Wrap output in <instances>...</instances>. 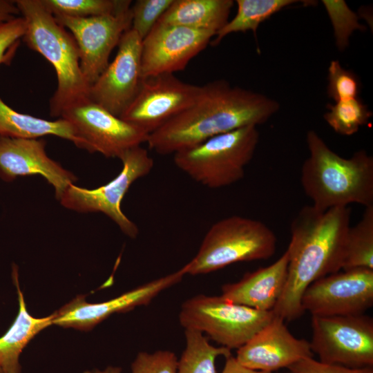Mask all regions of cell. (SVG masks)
Returning a JSON list of instances; mask_svg holds the SVG:
<instances>
[{"label": "cell", "instance_id": "1", "mask_svg": "<svg viewBox=\"0 0 373 373\" xmlns=\"http://www.w3.org/2000/svg\"><path fill=\"white\" fill-rule=\"evenodd\" d=\"M279 108L277 101L263 94L214 80L202 86L194 103L150 133L146 142L159 154H174L214 136L262 124Z\"/></svg>", "mask_w": 373, "mask_h": 373}, {"label": "cell", "instance_id": "2", "mask_svg": "<svg viewBox=\"0 0 373 373\" xmlns=\"http://www.w3.org/2000/svg\"><path fill=\"white\" fill-rule=\"evenodd\" d=\"M350 216L349 207L321 211L307 205L300 209L291 223L286 249L287 278L273 309L276 316L287 321L300 317L305 312L301 300L306 289L318 279L341 270Z\"/></svg>", "mask_w": 373, "mask_h": 373}, {"label": "cell", "instance_id": "3", "mask_svg": "<svg viewBox=\"0 0 373 373\" xmlns=\"http://www.w3.org/2000/svg\"><path fill=\"white\" fill-rule=\"evenodd\" d=\"M306 141L309 156L301 168L300 182L312 205L321 211L358 204L373 205V157L365 150L349 158L332 151L314 130Z\"/></svg>", "mask_w": 373, "mask_h": 373}, {"label": "cell", "instance_id": "4", "mask_svg": "<svg viewBox=\"0 0 373 373\" xmlns=\"http://www.w3.org/2000/svg\"><path fill=\"white\" fill-rule=\"evenodd\" d=\"M15 3L26 24L22 39L55 70L57 86L50 100V111L51 116L59 117L67 106L88 98L90 86L80 68L77 45L41 0H15Z\"/></svg>", "mask_w": 373, "mask_h": 373}, {"label": "cell", "instance_id": "5", "mask_svg": "<svg viewBox=\"0 0 373 373\" xmlns=\"http://www.w3.org/2000/svg\"><path fill=\"white\" fill-rule=\"evenodd\" d=\"M276 245V236L267 224L233 216L209 228L197 254L184 267L186 274L198 275L238 262L267 260L274 254Z\"/></svg>", "mask_w": 373, "mask_h": 373}, {"label": "cell", "instance_id": "6", "mask_svg": "<svg viewBox=\"0 0 373 373\" xmlns=\"http://www.w3.org/2000/svg\"><path fill=\"white\" fill-rule=\"evenodd\" d=\"M259 138L257 126H245L179 151L173 154V161L181 171L207 187L227 186L244 177Z\"/></svg>", "mask_w": 373, "mask_h": 373}, {"label": "cell", "instance_id": "7", "mask_svg": "<svg viewBox=\"0 0 373 373\" xmlns=\"http://www.w3.org/2000/svg\"><path fill=\"white\" fill-rule=\"evenodd\" d=\"M274 316L273 310H258L221 295H198L182 303L179 321L185 329L205 333L221 346L231 350L245 345Z\"/></svg>", "mask_w": 373, "mask_h": 373}, {"label": "cell", "instance_id": "8", "mask_svg": "<svg viewBox=\"0 0 373 373\" xmlns=\"http://www.w3.org/2000/svg\"><path fill=\"white\" fill-rule=\"evenodd\" d=\"M120 173L107 184L88 189L70 185L61 196L65 208L81 213L101 212L111 218L127 236L135 238L139 229L123 213L121 204L132 184L148 175L154 163L148 151L141 146L127 151L121 157Z\"/></svg>", "mask_w": 373, "mask_h": 373}, {"label": "cell", "instance_id": "9", "mask_svg": "<svg viewBox=\"0 0 373 373\" xmlns=\"http://www.w3.org/2000/svg\"><path fill=\"white\" fill-rule=\"evenodd\" d=\"M309 341L318 361L349 367H372L373 320L363 314L312 316Z\"/></svg>", "mask_w": 373, "mask_h": 373}, {"label": "cell", "instance_id": "10", "mask_svg": "<svg viewBox=\"0 0 373 373\" xmlns=\"http://www.w3.org/2000/svg\"><path fill=\"white\" fill-rule=\"evenodd\" d=\"M59 117L68 121L79 140L80 149L106 157H120L146 142L149 134L140 127L91 101L79 100L64 108Z\"/></svg>", "mask_w": 373, "mask_h": 373}, {"label": "cell", "instance_id": "11", "mask_svg": "<svg viewBox=\"0 0 373 373\" xmlns=\"http://www.w3.org/2000/svg\"><path fill=\"white\" fill-rule=\"evenodd\" d=\"M301 304L312 316L363 314L373 305V270L346 269L322 277L306 289Z\"/></svg>", "mask_w": 373, "mask_h": 373}, {"label": "cell", "instance_id": "12", "mask_svg": "<svg viewBox=\"0 0 373 373\" xmlns=\"http://www.w3.org/2000/svg\"><path fill=\"white\" fill-rule=\"evenodd\" d=\"M201 87L171 73L144 77L135 97L120 117L149 135L193 104Z\"/></svg>", "mask_w": 373, "mask_h": 373}, {"label": "cell", "instance_id": "13", "mask_svg": "<svg viewBox=\"0 0 373 373\" xmlns=\"http://www.w3.org/2000/svg\"><path fill=\"white\" fill-rule=\"evenodd\" d=\"M73 35L79 52V64L90 86L106 68L113 49L122 35L131 28V8L106 15L87 18L54 16Z\"/></svg>", "mask_w": 373, "mask_h": 373}, {"label": "cell", "instance_id": "14", "mask_svg": "<svg viewBox=\"0 0 373 373\" xmlns=\"http://www.w3.org/2000/svg\"><path fill=\"white\" fill-rule=\"evenodd\" d=\"M142 41L133 29L126 30L119 41L115 59L89 88L91 101L119 117L141 84Z\"/></svg>", "mask_w": 373, "mask_h": 373}, {"label": "cell", "instance_id": "15", "mask_svg": "<svg viewBox=\"0 0 373 373\" xmlns=\"http://www.w3.org/2000/svg\"><path fill=\"white\" fill-rule=\"evenodd\" d=\"M215 35L209 30L157 23L142 41V78L184 70Z\"/></svg>", "mask_w": 373, "mask_h": 373}, {"label": "cell", "instance_id": "16", "mask_svg": "<svg viewBox=\"0 0 373 373\" xmlns=\"http://www.w3.org/2000/svg\"><path fill=\"white\" fill-rule=\"evenodd\" d=\"M186 274L183 266L176 271L102 303H88L85 296L79 295L54 313L52 325L90 331L112 314L149 304L162 291L180 282Z\"/></svg>", "mask_w": 373, "mask_h": 373}, {"label": "cell", "instance_id": "17", "mask_svg": "<svg viewBox=\"0 0 373 373\" xmlns=\"http://www.w3.org/2000/svg\"><path fill=\"white\" fill-rule=\"evenodd\" d=\"M273 319L238 349L236 359L249 368L274 372L313 357L309 341L295 337L284 323Z\"/></svg>", "mask_w": 373, "mask_h": 373}, {"label": "cell", "instance_id": "18", "mask_svg": "<svg viewBox=\"0 0 373 373\" xmlns=\"http://www.w3.org/2000/svg\"><path fill=\"white\" fill-rule=\"evenodd\" d=\"M44 140L0 136V178L10 182L17 177L39 175L55 189L59 200L77 178L49 157Z\"/></svg>", "mask_w": 373, "mask_h": 373}, {"label": "cell", "instance_id": "19", "mask_svg": "<svg viewBox=\"0 0 373 373\" xmlns=\"http://www.w3.org/2000/svg\"><path fill=\"white\" fill-rule=\"evenodd\" d=\"M288 254L271 265L249 272L238 282L222 287L221 296L235 303L260 311H271L280 298L287 278Z\"/></svg>", "mask_w": 373, "mask_h": 373}, {"label": "cell", "instance_id": "20", "mask_svg": "<svg viewBox=\"0 0 373 373\" xmlns=\"http://www.w3.org/2000/svg\"><path fill=\"white\" fill-rule=\"evenodd\" d=\"M12 279L16 286L19 310L17 315L7 332L0 337V369L1 373H21L19 356L28 343L41 330L52 325L55 314L35 318L26 307L19 287L17 267H12Z\"/></svg>", "mask_w": 373, "mask_h": 373}, {"label": "cell", "instance_id": "21", "mask_svg": "<svg viewBox=\"0 0 373 373\" xmlns=\"http://www.w3.org/2000/svg\"><path fill=\"white\" fill-rule=\"evenodd\" d=\"M231 0H173L157 23L216 32L229 21Z\"/></svg>", "mask_w": 373, "mask_h": 373}, {"label": "cell", "instance_id": "22", "mask_svg": "<svg viewBox=\"0 0 373 373\" xmlns=\"http://www.w3.org/2000/svg\"><path fill=\"white\" fill-rule=\"evenodd\" d=\"M46 135H55L72 142L79 148L80 142L72 125L59 117L47 120L16 111L0 97V136L38 139Z\"/></svg>", "mask_w": 373, "mask_h": 373}, {"label": "cell", "instance_id": "23", "mask_svg": "<svg viewBox=\"0 0 373 373\" xmlns=\"http://www.w3.org/2000/svg\"><path fill=\"white\" fill-rule=\"evenodd\" d=\"M298 2L294 0H237L235 17L218 30L211 41L212 46L220 44L227 35L251 30L256 35L259 25L284 8Z\"/></svg>", "mask_w": 373, "mask_h": 373}, {"label": "cell", "instance_id": "24", "mask_svg": "<svg viewBox=\"0 0 373 373\" xmlns=\"http://www.w3.org/2000/svg\"><path fill=\"white\" fill-rule=\"evenodd\" d=\"M365 208L361 219L347 232L341 270H373V205Z\"/></svg>", "mask_w": 373, "mask_h": 373}, {"label": "cell", "instance_id": "25", "mask_svg": "<svg viewBox=\"0 0 373 373\" xmlns=\"http://www.w3.org/2000/svg\"><path fill=\"white\" fill-rule=\"evenodd\" d=\"M185 348L178 362V373H217L216 361L231 355V350L211 345L202 333L185 329Z\"/></svg>", "mask_w": 373, "mask_h": 373}, {"label": "cell", "instance_id": "26", "mask_svg": "<svg viewBox=\"0 0 373 373\" xmlns=\"http://www.w3.org/2000/svg\"><path fill=\"white\" fill-rule=\"evenodd\" d=\"M53 16L87 18L115 14L131 6L128 0H41Z\"/></svg>", "mask_w": 373, "mask_h": 373}, {"label": "cell", "instance_id": "27", "mask_svg": "<svg viewBox=\"0 0 373 373\" xmlns=\"http://www.w3.org/2000/svg\"><path fill=\"white\" fill-rule=\"evenodd\" d=\"M372 115L367 106L356 97L328 105L324 119L336 133L350 136L365 125Z\"/></svg>", "mask_w": 373, "mask_h": 373}, {"label": "cell", "instance_id": "28", "mask_svg": "<svg viewBox=\"0 0 373 373\" xmlns=\"http://www.w3.org/2000/svg\"><path fill=\"white\" fill-rule=\"evenodd\" d=\"M332 21L336 42L339 50H343L349 43V37L355 30H364L357 15L344 1H322Z\"/></svg>", "mask_w": 373, "mask_h": 373}, {"label": "cell", "instance_id": "29", "mask_svg": "<svg viewBox=\"0 0 373 373\" xmlns=\"http://www.w3.org/2000/svg\"><path fill=\"white\" fill-rule=\"evenodd\" d=\"M173 0H137L131 6V29L144 39Z\"/></svg>", "mask_w": 373, "mask_h": 373}, {"label": "cell", "instance_id": "30", "mask_svg": "<svg viewBox=\"0 0 373 373\" xmlns=\"http://www.w3.org/2000/svg\"><path fill=\"white\" fill-rule=\"evenodd\" d=\"M360 84L356 75L345 69L338 60H332L328 68L329 97L336 102L358 97Z\"/></svg>", "mask_w": 373, "mask_h": 373}, {"label": "cell", "instance_id": "31", "mask_svg": "<svg viewBox=\"0 0 373 373\" xmlns=\"http://www.w3.org/2000/svg\"><path fill=\"white\" fill-rule=\"evenodd\" d=\"M178 359L169 350L141 352L131 364V373H178Z\"/></svg>", "mask_w": 373, "mask_h": 373}, {"label": "cell", "instance_id": "32", "mask_svg": "<svg viewBox=\"0 0 373 373\" xmlns=\"http://www.w3.org/2000/svg\"><path fill=\"white\" fill-rule=\"evenodd\" d=\"M25 28V21L21 16L0 26V64H10Z\"/></svg>", "mask_w": 373, "mask_h": 373}, {"label": "cell", "instance_id": "33", "mask_svg": "<svg viewBox=\"0 0 373 373\" xmlns=\"http://www.w3.org/2000/svg\"><path fill=\"white\" fill-rule=\"evenodd\" d=\"M289 373H373L372 367H349L306 358L291 365Z\"/></svg>", "mask_w": 373, "mask_h": 373}, {"label": "cell", "instance_id": "34", "mask_svg": "<svg viewBox=\"0 0 373 373\" xmlns=\"http://www.w3.org/2000/svg\"><path fill=\"white\" fill-rule=\"evenodd\" d=\"M20 17L15 0H0V26Z\"/></svg>", "mask_w": 373, "mask_h": 373}, {"label": "cell", "instance_id": "35", "mask_svg": "<svg viewBox=\"0 0 373 373\" xmlns=\"http://www.w3.org/2000/svg\"><path fill=\"white\" fill-rule=\"evenodd\" d=\"M226 361L222 373H273L254 370L241 364L232 355L225 358Z\"/></svg>", "mask_w": 373, "mask_h": 373}, {"label": "cell", "instance_id": "36", "mask_svg": "<svg viewBox=\"0 0 373 373\" xmlns=\"http://www.w3.org/2000/svg\"><path fill=\"white\" fill-rule=\"evenodd\" d=\"M122 369L118 367L108 366L104 370H95L93 371H85L84 373H121Z\"/></svg>", "mask_w": 373, "mask_h": 373}, {"label": "cell", "instance_id": "37", "mask_svg": "<svg viewBox=\"0 0 373 373\" xmlns=\"http://www.w3.org/2000/svg\"><path fill=\"white\" fill-rule=\"evenodd\" d=\"M0 373H1V369H0Z\"/></svg>", "mask_w": 373, "mask_h": 373}]
</instances>
